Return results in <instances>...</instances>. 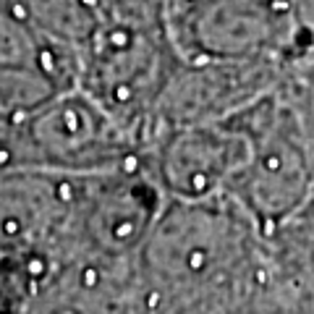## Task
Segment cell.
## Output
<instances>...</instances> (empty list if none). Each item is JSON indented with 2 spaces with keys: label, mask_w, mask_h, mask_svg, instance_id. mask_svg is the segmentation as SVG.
<instances>
[{
  "label": "cell",
  "mask_w": 314,
  "mask_h": 314,
  "mask_svg": "<svg viewBox=\"0 0 314 314\" xmlns=\"http://www.w3.org/2000/svg\"><path fill=\"white\" fill-rule=\"evenodd\" d=\"M246 160L228 197L267 236L314 197V162L288 89H275L236 113Z\"/></svg>",
  "instance_id": "obj_2"
},
{
  "label": "cell",
  "mask_w": 314,
  "mask_h": 314,
  "mask_svg": "<svg viewBox=\"0 0 314 314\" xmlns=\"http://www.w3.org/2000/svg\"><path fill=\"white\" fill-rule=\"evenodd\" d=\"M134 314H288L270 236L230 199H165L136 257Z\"/></svg>",
  "instance_id": "obj_1"
},
{
  "label": "cell",
  "mask_w": 314,
  "mask_h": 314,
  "mask_svg": "<svg viewBox=\"0 0 314 314\" xmlns=\"http://www.w3.org/2000/svg\"><path fill=\"white\" fill-rule=\"evenodd\" d=\"M293 107L301 118L304 134H307V144L312 152V162H314V87H304V89H288Z\"/></svg>",
  "instance_id": "obj_3"
}]
</instances>
